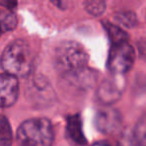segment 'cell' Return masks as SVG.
<instances>
[{"mask_svg":"<svg viewBox=\"0 0 146 146\" xmlns=\"http://www.w3.org/2000/svg\"><path fill=\"white\" fill-rule=\"evenodd\" d=\"M16 16L11 11L6 10V9L1 11V28H2L3 33L6 31L13 30L16 27Z\"/></svg>","mask_w":146,"mask_h":146,"instance_id":"obj_13","label":"cell"},{"mask_svg":"<svg viewBox=\"0 0 146 146\" xmlns=\"http://www.w3.org/2000/svg\"><path fill=\"white\" fill-rule=\"evenodd\" d=\"M125 88V80L122 74L111 73L100 83L96 90V97L100 103L111 105L121 98Z\"/></svg>","mask_w":146,"mask_h":146,"instance_id":"obj_5","label":"cell"},{"mask_svg":"<svg viewBox=\"0 0 146 146\" xmlns=\"http://www.w3.org/2000/svg\"><path fill=\"white\" fill-rule=\"evenodd\" d=\"M89 60L85 49L77 42L64 41L56 47L54 51L55 69L62 74H70L86 68Z\"/></svg>","mask_w":146,"mask_h":146,"instance_id":"obj_2","label":"cell"},{"mask_svg":"<svg viewBox=\"0 0 146 146\" xmlns=\"http://www.w3.org/2000/svg\"><path fill=\"white\" fill-rule=\"evenodd\" d=\"M54 1H55V3H56V2H59V1H63V0H54Z\"/></svg>","mask_w":146,"mask_h":146,"instance_id":"obj_15","label":"cell"},{"mask_svg":"<svg viewBox=\"0 0 146 146\" xmlns=\"http://www.w3.org/2000/svg\"><path fill=\"white\" fill-rule=\"evenodd\" d=\"M17 141L26 146H48L52 144L54 132L46 118H31L24 121L17 130Z\"/></svg>","mask_w":146,"mask_h":146,"instance_id":"obj_3","label":"cell"},{"mask_svg":"<svg viewBox=\"0 0 146 146\" xmlns=\"http://www.w3.org/2000/svg\"><path fill=\"white\" fill-rule=\"evenodd\" d=\"M1 85V106L10 107L17 101L19 94V83L17 76L9 73H2L0 78Z\"/></svg>","mask_w":146,"mask_h":146,"instance_id":"obj_7","label":"cell"},{"mask_svg":"<svg viewBox=\"0 0 146 146\" xmlns=\"http://www.w3.org/2000/svg\"><path fill=\"white\" fill-rule=\"evenodd\" d=\"M66 137L71 143L77 145L87 144L85 136L82 130V121L79 114L67 117L66 124Z\"/></svg>","mask_w":146,"mask_h":146,"instance_id":"obj_8","label":"cell"},{"mask_svg":"<svg viewBox=\"0 0 146 146\" xmlns=\"http://www.w3.org/2000/svg\"><path fill=\"white\" fill-rule=\"evenodd\" d=\"M133 134L136 143L146 145V113L143 114L136 123Z\"/></svg>","mask_w":146,"mask_h":146,"instance_id":"obj_12","label":"cell"},{"mask_svg":"<svg viewBox=\"0 0 146 146\" xmlns=\"http://www.w3.org/2000/svg\"><path fill=\"white\" fill-rule=\"evenodd\" d=\"M12 142V131L9 121L4 115L1 117L0 121V145L8 146Z\"/></svg>","mask_w":146,"mask_h":146,"instance_id":"obj_10","label":"cell"},{"mask_svg":"<svg viewBox=\"0 0 146 146\" xmlns=\"http://www.w3.org/2000/svg\"><path fill=\"white\" fill-rule=\"evenodd\" d=\"M121 123V114L112 107L102 108L98 110L95 115V126L101 133H114L120 128Z\"/></svg>","mask_w":146,"mask_h":146,"instance_id":"obj_6","label":"cell"},{"mask_svg":"<svg viewBox=\"0 0 146 146\" xmlns=\"http://www.w3.org/2000/svg\"><path fill=\"white\" fill-rule=\"evenodd\" d=\"M32 51L26 41L15 40L4 49L1 56L2 70L17 77H24L31 71Z\"/></svg>","mask_w":146,"mask_h":146,"instance_id":"obj_1","label":"cell"},{"mask_svg":"<svg viewBox=\"0 0 146 146\" xmlns=\"http://www.w3.org/2000/svg\"><path fill=\"white\" fill-rule=\"evenodd\" d=\"M103 25L108 36H109L110 40H111L112 44H119V43L122 42H127V33L122 28H120V26L114 25L110 22H104Z\"/></svg>","mask_w":146,"mask_h":146,"instance_id":"obj_9","label":"cell"},{"mask_svg":"<svg viewBox=\"0 0 146 146\" xmlns=\"http://www.w3.org/2000/svg\"><path fill=\"white\" fill-rule=\"evenodd\" d=\"M84 6L89 14L93 16H100L106 9L105 0H84Z\"/></svg>","mask_w":146,"mask_h":146,"instance_id":"obj_11","label":"cell"},{"mask_svg":"<svg viewBox=\"0 0 146 146\" xmlns=\"http://www.w3.org/2000/svg\"><path fill=\"white\" fill-rule=\"evenodd\" d=\"M135 61V51L128 42L113 44L108 56L107 67L110 73L122 74L132 68Z\"/></svg>","mask_w":146,"mask_h":146,"instance_id":"obj_4","label":"cell"},{"mask_svg":"<svg viewBox=\"0 0 146 146\" xmlns=\"http://www.w3.org/2000/svg\"><path fill=\"white\" fill-rule=\"evenodd\" d=\"M116 19L121 24L125 25L126 27H132V25H134V23H135V15L131 12L121 13Z\"/></svg>","mask_w":146,"mask_h":146,"instance_id":"obj_14","label":"cell"}]
</instances>
